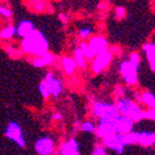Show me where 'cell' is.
<instances>
[{
  "label": "cell",
  "mask_w": 155,
  "mask_h": 155,
  "mask_svg": "<svg viewBox=\"0 0 155 155\" xmlns=\"http://www.w3.org/2000/svg\"><path fill=\"white\" fill-rule=\"evenodd\" d=\"M21 48L26 54L38 57L48 51L49 42L41 31L35 29L33 33L22 38Z\"/></svg>",
  "instance_id": "1"
},
{
  "label": "cell",
  "mask_w": 155,
  "mask_h": 155,
  "mask_svg": "<svg viewBox=\"0 0 155 155\" xmlns=\"http://www.w3.org/2000/svg\"><path fill=\"white\" fill-rule=\"evenodd\" d=\"M139 131H130L127 134H116L112 137L103 139V145L106 149L116 152L117 154L124 153L125 147L129 144L138 143Z\"/></svg>",
  "instance_id": "2"
},
{
  "label": "cell",
  "mask_w": 155,
  "mask_h": 155,
  "mask_svg": "<svg viewBox=\"0 0 155 155\" xmlns=\"http://www.w3.org/2000/svg\"><path fill=\"white\" fill-rule=\"evenodd\" d=\"M115 105L118 109L119 113L130 117L134 123H139L140 120L143 119L144 111L134 101L124 98V97H120L119 99H117Z\"/></svg>",
  "instance_id": "3"
},
{
  "label": "cell",
  "mask_w": 155,
  "mask_h": 155,
  "mask_svg": "<svg viewBox=\"0 0 155 155\" xmlns=\"http://www.w3.org/2000/svg\"><path fill=\"white\" fill-rule=\"evenodd\" d=\"M92 114L98 118H109L119 115V111L115 104L109 103L105 101H96L92 104Z\"/></svg>",
  "instance_id": "4"
},
{
  "label": "cell",
  "mask_w": 155,
  "mask_h": 155,
  "mask_svg": "<svg viewBox=\"0 0 155 155\" xmlns=\"http://www.w3.org/2000/svg\"><path fill=\"white\" fill-rule=\"evenodd\" d=\"M5 134L7 139L11 140L18 147H21V149H25L26 147V140L24 138L22 127L20 126L18 123L14 122V120L9 122L7 127H5Z\"/></svg>",
  "instance_id": "5"
},
{
  "label": "cell",
  "mask_w": 155,
  "mask_h": 155,
  "mask_svg": "<svg viewBox=\"0 0 155 155\" xmlns=\"http://www.w3.org/2000/svg\"><path fill=\"white\" fill-rule=\"evenodd\" d=\"M118 70L127 85H130V86L137 85L139 65L132 63L130 60H126V61H123L119 64Z\"/></svg>",
  "instance_id": "6"
},
{
  "label": "cell",
  "mask_w": 155,
  "mask_h": 155,
  "mask_svg": "<svg viewBox=\"0 0 155 155\" xmlns=\"http://www.w3.org/2000/svg\"><path fill=\"white\" fill-rule=\"evenodd\" d=\"M112 59H113V54L107 49L102 50L101 52H99L98 54L93 58L92 72L94 74H100L102 71H104L106 67L111 64Z\"/></svg>",
  "instance_id": "7"
},
{
  "label": "cell",
  "mask_w": 155,
  "mask_h": 155,
  "mask_svg": "<svg viewBox=\"0 0 155 155\" xmlns=\"http://www.w3.org/2000/svg\"><path fill=\"white\" fill-rule=\"evenodd\" d=\"M109 42L103 36H94L89 40L88 50L86 53V59H93L102 50L107 49Z\"/></svg>",
  "instance_id": "8"
},
{
  "label": "cell",
  "mask_w": 155,
  "mask_h": 155,
  "mask_svg": "<svg viewBox=\"0 0 155 155\" xmlns=\"http://www.w3.org/2000/svg\"><path fill=\"white\" fill-rule=\"evenodd\" d=\"M44 80L46 81V84L49 87V90L51 96L53 98H59L61 97V94L63 93V90H64V86H63L62 80L58 78L57 76L53 74V73L49 72L47 73L46 76H45Z\"/></svg>",
  "instance_id": "9"
},
{
  "label": "cell",
  "mask_w": 155,
  "mask_h": 155,
  "mask_svg": "<svg viewBox=\"0 0 155 155\" xmlns=\"http://www.w3.org/2000/svg\"><path fill=\"white\" fill-rule=\"evenodd\" d=\"M35 151L39 155H50L53 154L55 149L54 141L50 137H40L35 142Z\"/></svg>",
  "instance_id": "10"
},
{
  "label": "cell",
  "mask_w": 155,
  "mask_h": 155,
  "mask_svg": "<svg viewBox=\"0 0 155 155\" xmlns=\"http://www.w3.org/2000/svg\"><path fill=\"white\" fill-rule=\"evenodd\" d=\"M80 147L78 141L75 138H70L60 145V150L58 152H53V154L62 155H78L80 154Z\"/></svg>",
  "instance_id": "11"
},
{
  "label": "cell",
  "mask_w": 155,
  "mask_h": 155,
  "mask_svg": "<svg viewBox=\"0 0 155 155\" xmlns=\"http://www.w3.org/2000/svg\"><path fill=\"white\" fill-rule=\"evenodd\" d=\"M138 144L145 147H153L155 144V131H150V130L140 131L138 137Z\"/></svg>",
  "instance_id": "12"
},
{
  "label": "cell",
  "mask_w": 155,
  "mask_h": 155,
  "mask_svg": "<svg viewBox=\"0 0 155 155\" xmlns=\"http://www.w3.org/2000/svg\"><path fill=\"white\" fill-rule=\"evenodd\" d=\"M53 61H54V55L52 54L51 52L47 51L44 54L35 57V59H33V61H31V64L37 68H40V67L50 65Z\"/></svg>",
  "instance_id": "13"
},
{
  "label": "cell",
  "mask_w": 155,
  "mask_h": 155,
  "mask_svg": "<svg viewBox=\"0 0 155 155\" xmlns=\"http://www.w3.org/2000/svg\"><path fill=\"white\" fill-rule=\"evenodd\" d=\"M35 29H36V27H35L33 22L28 21V20H24V21L20 22L18 25L16 26V35L18 37H21V38H23V37L33 33Z\"/></svg>",
  "instance_id": "14"
},
{
  "label": "cell",
  "mask_w": 155,
  "mask_h": 155,
  "mask_svg": "<svg viewBox=\"0 0 155 155\" xmlns=\"http://www.w3.org/2000/svg\"><path fill=\"white\" fill-rule=\"evenodd\" d=\"M61 64H62V68L64 71V73L71 75L75 72V70L77 68V63H76L74 58L70 57H64L61 60Z\"/></svg>",
  "instance_id": "15"
},
{
  "label": "cell",
  "mask_w": 155,
  "mask_h": 155,
  "mask_svg": "<svg viewBox=\"0 0 155 155\" xmlns=\"http://www.w3.org/2000/svg\"><path fill=\"white\" fill-rule=\"evenodd\" d=\"M138 100L143 103L144 105H147L149 109L151 107H155V96L153 93L149 92H143L142 94H140V97H138Z\"/></svg>",
  "instance_id": "16"
},
{
  "label": "cell",
  "mask_w": 155,
  "mask_h": 155,
  "mask_svg": "<svg viewBox=\"0 0 155 155\" xmlns=\"http://www.w3.org/2000/svg\"><path fill=\"white\" fill-rule=\"evenodd\" d=\"M143 51L149 62H155V42H147L143 45Z\"/></svg>",
  "instance_id": "17"
},
{
  "label": "cell",
  "mask_w": 155,
  "mask_h": 155,
  "mask_svg": "<svg viewBox=\"0 0 155 155\" xmlns=\"http://www.w3.org/2000/svg\"><path fill=\"white\" fill-rule=\"evenodd\" d=\"M16 35V26H7L2 31H0V38L3 40H9V39L13 38Z\"/></svg>",
  "instance_id": "18"
},
{
  "label": "cell",
  "mask_w": 155,
  "mask_h": 155,
  "mask_svg": "<svg viewBox=\"0 0 155 155\" xmlns=\"http://www.w3.org/2000/svg\"><path fill=\"white\" fill-rule=\"evenodd\" d=\"M74 59H75L76 63H77V67L79 68H83L86 65V57L84 55V53L81 52V50L79 49V47L75 48L74 50Z\"/></svg>",
  "instance_id": "19"
},
{
  "label": "cell",
  "mask_w": 155,
  "mask_h": 155,
  "mask_svg": "<svg viewBox=\"0 0 155 155\" xmlns=\"http://www.w3.org/2000/svg\"><path fill=\"white\" fill-rule=\"evenodd\" d=\"M80 129H81V131L89 132V134H96L97 125L93 122H91V120H86V122H84L83 124H81Z\"/></svg>",
  "instance_id": "20"
},
{
  "label": "cell",
  "mask_w": 155,
  "mask_h": 155,
  "mask_svg": "<svg viewBox=\"0 0 155 155\" xmlns=\"http://www.w3.org/2000/svg\"><path fill=\"white\" fill-rule=\"evenodd\" d=\"M38 90H39V92H40V94H41V97H44L45 99H48L49 97H51L49 87H48V85L46 84V81H45V80H42L41 83L39 84Z\"/></svg>",
  "instance_id": "21"
},
{
  "label": "cell",
  "mask_w": 155,
  "mask_h": 155,
  "mask_svg": "<svg viewBox=\"0 0 155 155\" xmlns=\"http://www.w3.org/2000/svg\"><path fill=\"white\" fill-rule=\"evenodd\" d=\"M31 8L35 11H38V12H41L46 8V3H45L44 0H31Z\"/></svg>",
  "instance_id": "22"
},
{
  "label": "cell",
  "mask_w": 155,
  "mask_h": 155,
  "mask_svg": "<svg viewBox=\"0 0 155 155\" xmlns=\"http://www.w3.org/2000/svg\"><path fill=\"white\" fill-rule=\"evenodd\" d=\"M93 29L91 28V27H89V26H86V27H83V28H80L79 31H78V34H79V36L81 37L83 39H86L88 38L89 36H90L91 34H92Z\"/></svg>",
  "instance_id": "23"
},
{
  "label": "cell",
  "mask_w": 155,
  "mask_h": 155,
  "mask_svg": "<svg viewBox=\"0 0 155 155\" xmlns=\"http://www.w3.org/2000/svg\"><path fill=\"white\" fill-rule=\"evenodd\" d=\"M13 14L12 10L9 8H7V7H5V5H0V15L3 16V18H11Z\"/></svg>",
  "instance_id": "24"
},
{
  "label": "cell",
  "mask_w": 155,
  "mask_h": 155,
  "mask_svg": "<svg viewBox=\"0 0 155 155\" xmlns=\"http://www.w3.org/2000/svg\"><path fill=\"white\" fill-rule=\"evenodd\" d=\"M144 118L155 120V107H151L147 111H144V113H143V119Z\"/></svg>",
  "instance_id": "25"
},
{
  "label": "cell",
  "mask_w": 155,
  "mask_h": 155,
  "mask_svg": "<svg viewBox=\"0 0 155 155\" xmlns=\"http://www.w3.org/2000/svg\"><path fill=\"white\" fill-rule=\"evenodd\" d=\"M106 147L104 145H98V147H94V150L92 151V154L93 155H106L107 152L105 150Z\"/></svg>",
  "instance_id": "26"
},
{
  "label": "cell",
  "mask_w": 155,
  "mask_h": 155,
  "mask_svg": "<svg viewBox=\"0 0 155 155\" xmlns=\"http://www.w3.org/2000/svg\"><path fill=\"white\" fill-rule=\"evenodd\" d=\"M125 14H126V10L123 7H117L115 9V16L117 18H123L125 16Z\"/></svg>",
  "instance_id": "27"
},
{
  "label": "cell",
  "mask_w": 155,
  "mask_h": 155,
  "mask_svg": "<svg viewBox=\"0 0 155 155\" xmlns=\"http://www.w3.org/2000/svg\"><path fill=\"white\" fill-rule=\"evenodd\" d=\"M129 60L131 61L132 63H134V64L140 65V55L138 54V53H136V52H134V53H131V54H130Z\"/></svg>",
  "instance_id": "28"
},
{
  "label": "cell",
  "mask_w": 155,
  "mask_h": 155,
  "mask_svg": "<svg viewBox=\"0 0 155 155\" xmlns=\"http://www.w3.org/2000/svg\"><path fill=\"white\" fill-rule=\"evenodd\" d=\"M63 118L62 114L61 113H54L52 114V119H54V120H61Z\"/></svg>",
  "instance_id": "29"
},
{
  "label": "cell",
  "mask_w": 155,
  "mask_h": 155,
  "mask_svg": "<svg viewBox=\"0 0 155 155\" xmlns=\"http://www.w3.org/2000/svg\"><path fill=\"white\" fill-rule=\"evenodd\" d=\"M60 18H61V21L64 22V23L67 22V16L65 15V14H60Z\"/></svg>",
  "instance_id": "30"
},
{
  "label": "cell",
  "mask_w": 155,
  "mask_h": 155,
  "mask_svg": "<svg viewBox=\"0 0 155 155\" xmlns=\"http://www.w3.org/2000/svg\"><path fill=\"white\" fill-rule=\"evenodd\" d=\"M150 67H151V70H152L153 72H155V62H151L150 63Z\"/></svg>",
  "instance_id": "31"
}]
</instances>
